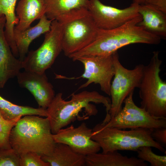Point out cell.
I'll use <instances>...</instances> for the list:
<instances>
[{
	"mask_svg": "<svg viewBox=\"0 0 166 166\" xmlns=\"http://www.w3.org/2000/svg\"><path fill=\"white\" fill-rule=\"evenodd\" d=\"M142 20L139 14L116 28L108 30L99 29L94 40L79 51L70 55L71 59L81 56H109L119 49L131 44L144 43L156 45L161 38L147 31L138 24Z\"/></svg>",
	"mask_w": 166,
	"mask_h": 166,
	"instance_id": "1",
	"label": "cell"
},
{
	"mask_svg": "<svg viewBox=\"0 0 166 166\" xmlns=\"http://www.w3.org/2000/svg\"><path fill=\"white\" fill-rule=\"evenodd\" d=\"M92 103L102 104L105 107L106 112L105 119H110L111 100L96 91L85 90L73 93L69 101L63 99L62 93H57L46 109L47 117L52 133H56L60 130L77 120H85L80 115L83 111L89 117L96 115L98 111Z\"/></svg>",
	"mask_w": 166,
	"mask_h": 166,
	"instance_id": "2",
	"label": "cell"
},
{
	"mask_svg": "<svg viewBox=\"0 0 166 166\" xmlns=\"http://www.w3.org/2000/svg\"><path fill=\"white\" fill-rule=\"evenodd\" d=\"M49 119L36 115L21 118L12 128L9 141L19 156L29 152L49 156L55 145Z\"/></svg>",
	"mask_w": 166,
	"mask_h": 166,
	"instance_id": "3",
	"label": "cell"
},
{
	"mask_svg": "<svg viewBox=\"0 0 166 166\" xmlns=\"http://www.w3.org/2000/svg\"><path fill=\"white\" fill-rule=\"evenodd\" d=\"M153 129L138 128L126 130L105 127L100 123L93 129L91 138L99 144L103 153L118 150L136 151L144 146L164 152V147L152 137Z\"/></svg>",
	"mask_w": 166,
	"mask_h": 166,
	"instance_id": "4",
	"label": "cell"
},
{
	"mask_svg": "<svg viewBox=\"0 0 166 166\" xmlns=\"http://www.w3.org/2000/svg\"><path fill=\"white\" fill-rule=\"evenodd\" d=\"M159 54L153 52L149 63L144 66L138 88L140 107L155 118L166 119V82L160 76L162 61Z\"/></svg>",
	"mask_w": 166,
	"mask_h": 166,
	"instance_id": "5",
	"label": "cell"
},
{
	"mask_svg": "<svg viewBox=\"0 0 166 166\" xmlns=\"http://www.w3.org/2000/svg\"><path fill=\"white\" fill-rule=\"evenodd\" d=\"M58 21L62 28V51L68 57L93 42L99 30L87 8L66 14Z\"/></svg>",
	"mask_w": 166,
	"mask_h": 166,
	"instance_id": "6",
	"label": "cell"
},
{
	"mask_svg": "<svg viewBox=\"0 0 166 166\" xmlns=\"http://www.w3.org/2000/svg\"><path fill=\"white\" fill-rule=\"evenodd\" d=\"M62 51L61 25L57 20H53L41 45L35 50L29 51L22 61V69L38 73H45Z\"/></svg>",
	"mask_w": 166,
	"mask_h": 166,
	"instance_id": "7",
	"label": "cell"
},
{
	"mask_svg": "<svg viewBox=\"0 0 166 166\" xmlns=\"http://www.w3.org/2000/svg\"><path fill=\"white\" fill-rule=\"evenodd\" d=\"M115 74L111 82L110 96L111 106L109 112L110 119L121 110L126 97L135 88H139L142 78L144 65L139 64L133 69H128L120 62L117 51L113 54Z\"/></svg>",
	"mask_w": 166,
	"mask_h": 166,
	"instance_id": "8",
	"label": "cell"
},
{
	"mask_svg": "<svg viewBox=\"0 0 166 166\" xmlns=\"http://www.w3.org/2000/svg\"><path fill=\"white\" fill-rule=\"evenodd\" d=\"M133 92L125 99L124 106L114 117L105 124L107 127L121 129L166 128V119L152 116L144 109L137 106L133 100Z\"/></svg>",
	"mask_w": 166,
	"mask_h": 166,
	"instance_id": "9",
	"label": "cell"
},
{
	"mask_svg": "<svg viewBox=\"0 0 166 166\" xmlns=\"http://www.w3.org/2000/svg\"><path fill=\"white\" fill-rule=\"evenodd\" d=\"M73 61H78L83 65V73L77 78L87 80L79 89L84 88L94 83L98 84L102 91L110 96L111 81L115 74L113 54L109 56H91L75 57Z\"/></svg>",
	"mask_w": 166,
	"mask_h": 166,
	"instance_id": "10",
	"label": "cell"
},
{
	"mask_svg": "<svg viewBox=\"0 0 166 166\" xmlns=\"http://www.w3.org/2000/svg\"><path fill=\"white\" fill-rule=\"evenodd\" d=\"M139 5L132 3L128 7L120 9L105 5L100 0H89L88 9L97 27L108 30L120 26L138 15Z\"/></svg>",
	"mask_w": 166,
	"mask_h": 166,
	"instance_id": "11",
	"label": "cell"
},
{
	"mask_svg": "<svg viewBox=\"0 0 166 166\" xmlns=\"http://www.w3.org/2000/svg\"><path fill=\"white\" fill-rule=\"evenodd\" d=\"M92 129L84 122L75 127L73 125L60 130L53 134L56 143L66 144L77 153L84 156L97 152L99 144L91 138Z\"/></svg>",
	"mask_w": 166,
	"mask_h": 166,
	"instance_id": "12",
	"label": "cell"
},
{
	"mask_svg": "<svg viewBox=\"0 0 166 166\" xmlns=\"http://www.w3.org/2000/svg\"><path fill=\"white\" fill-rule=\"evenodd\" d=\"M17 77L19 86L30 92L39 107L46 109L55 95L53 87L45 73H40L24 70L20 72Z\"/></svg>",
	"mask_w": 166,
	"mask_h": 166,
	"instance_id": "13",
	"label": "cell"
},
{
	"mask_svg": "<svg viewBox=\"0 0 166 166\" xmlns=\"http://www.w3.org/2000/svg\"><path fill=\"white\" fill-rule=\"evenodd\" d=\"M6 18L0 14V88L10 79L17 77L22 69V61L13 54L6 38Z\"/></svg>",
	"mask_w": 166,
	"mask_h": 166,
	"instance_id": "14",
	"label": "cell"
},
{
	"mask_svg": "<svg viewBox=\"0 0 166 166\" xmlns=\"http://www.w3.org/2000/svg\"><path fill=\"white\" fill-rule=\"evenodd\" d=\"M45 8L42 0H20L15 9L18 19L14 33L22 32L30 27L35 20L45 14Z\"/></svg>",
	"mask_w": 166,
	"mask_h": 166,
	"instance_id": "15",
	"label": "cell"
},
{
	"mask_svg": "<svg viewBox=\"0 0 166 166\" xmlns=\"http://www.w3.org/2000/svg\"><path fill=\"white\" fill-rule=\"evenodd\" d=\"M87 166H147V164L134 157L123 156L118 151L93 153L85 156Z\"/></svg>",
	"mask_w": 166,
	"mask_h": 166,
	"instance_id": "16",
	"label": "cell"
},
{
	"mask_svg": "<svg viewBox=\"0 0 166 166\" xmlns=\"http://www.w3.org/2000/svg\"><path fill=\"white\" fill-rule=\"evenodd\" d=\"M52 21L48 19L45 14L34 26H30L22 32L14 33V40L18 53V59L20 61H22L27 54L32 42L50 30Z\"/></svg>",
	"mask_w": 166,
	"mask_h": 166,
	"instance_id": "17",
	"label": "cell"
},
{
	"mask_svg": "<svg viewBox=\"0 0 166 166\" xmlns=\"http://www.w3.org/2000/svg\"><path fill=\"white\" fill-rule=\"evenodd\" d=\"M142 20L138 24L147 31L161 38L166 37V14L145 4L139 5Z\"/></svg>",
	"mask_w": 166,
	"mask_h": 166,
	"instance_id": "18",
	"label": "cell"
},
{
	"mask_svg": "<svg viewBox=\"0 0 166 166\" xmlns=\"http://www.w3.org/2000/svg\"><path fill=\"white\" fill-rule=\"evenodd\" d=\"M85 156L66 144L56 143L52 153L42 156V158L50 166H84L85 165Z\"/></svg>",
	"mask_w": 166,
	"mask_h": 166,
	"instance_id": "19",
	"label": "cell"
},
{
	"mask_svg": "<svg viewBox=\"0 0 166 166\" xmlns=\"http://www.w3.org/2000/svg\"><path fill=\"white\" fill-rule=\"evenodd\" d=\"M45 8V15L52 21H59L65 15L83 9H88L89 0H42Z\"/></svg>",
	"mask_w": 166,
	"mask_h": 166,
	"instance_id": "20",
	"label": "cell"
},
{
	"mask_svg": "<svg viewBox=\"0 0 166 166\" xmlns=\"http://www.w3.org/2000/svg\"><path fill=\"white\" fill-rule=\"evenodd\" d=\"M0 111L4 118L11 121L27 115H36L47 117L46 109L15 104L0 95Z\"/></svg>",
	"mask_w": 166,
	"mask_h": 166,
	"instance_id": "21",
	"label": "cell"
},
{
	"mask_svg": "<svg viewBox=\"0 0 166 166\" xmlns=\"http://www.w3.org/2000/svg\"><path fill=\"white\" fill-rule=\"evenodd\" d=\"M17 0H0V14L6 18L5 29L12 31L17 24L18 19L15 13Z\"/></svg>",
	"mask_w": 166,
	"mask_h": 166,
	"instance_id": "22",
	"label": "cell"
},
{
	"mask_svg": "<svg viewBox=\"0 0 166 166\" xmlns=\"http://www.w3.org/2000/svg\"><path fill=\"white\" fill-rule=\"evenodd\" d=\"M152 147L144 146L137 150V158L150 164L151 166H166V155H159L155 153Z\"/></svg>",
	"mask_w": 166,
	"mask_h": 166,
	"instance_id": "23",
	"label": "cell"
},
{
	"mask_svg": "<svg viewBox=\"0 0 166 166\" xmlns=\"http://www.w3.org/2000/svg\"><path fill=\"white\" fill-rule=\"evenodd\" d=\"M20 118L11 121L7 120L4 118L0 111V149L11 148L9 141L10 132Z\"/></svg>",
	"mask_w": 166,
	"mask_h": 166,
	"instance_id": "24",
	"label": "cell"
},
{
	"mask_svg": "<svg viewBox=\"0 0 166 166\" xmlns=\"http://www.w3.org/2000/svg\"><path fill=\"white\" fill-rule=\"evenodd\" d=\"M19 166H50L43 161L42 156L34 152H29L19 156Z\"/></svg>",
	"mask_w": 166,
	"mask_h": 166,
	"instance_id": "25",
	"label": "cell"
},
{
	"mask_svg": "<svg viewBox=\"0 0 166 166\" xmlns=\"http://www.w3.org/2000/svg\"><path fill=\"white\" fill-rule=\"evenodd\" d=\"M19 156L12 148L0 149V166H19Z\"/></svg>",
	"mask_w": 166,
	"mask_h": 166,
	"instance_id": "26",
	"label": "cell"
},
{
	"mask_svg": "<svg viewBox=\"0 0 166 166\" xmlns=\"http://www.w3.org/2000/svg\"><path fill=\"white\" fill-rule=\"evenodd\" d=\"M151 135L155 141L166 147V128L153 129Z\"/></svg>",
	"mask_w": 166,
	"mask_h": 166,
	"instance_id": "27",
	"label": "cell"
},
{
	"mask_svg": "<svg viewBox=\"0 0 166 166\" xmlns=\"http://www.w3.org/2000/svg\"><path fill=\"white\" fill-rule=\"evenodd\" d=\"M143 4L150 5L166 14V0H145Z\"/></svg>",
	"mask_w": 166,
	"mask_h": 166,
	"instance_id": "28",
	"label": "cell"
},
{
	"mask_svg": "<svg viewBox=\"0 0 166 166\" xmlns=\"http://www.w3.org/2000/svg\"><path fill=\"white\" fill-rule=\"evenodd\" d=\"M144 1L145 0H133L132 3L141 5L144 4Z\"/></svg>",
	"mask_w": 166,
	"mask_h": 166,
	"instance_id": "29",
	"label": "cell"
}]
</instances>
